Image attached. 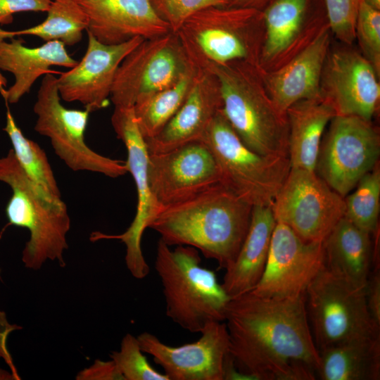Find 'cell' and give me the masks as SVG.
<instances>
[{"instance_id": "6da1fadb", "label": "cell", "mask_w": 380, "mask_h": 380, "mask_svg": "<svg viewBox=\"0 0 380 380\" xmlns=\"http://www.w3.org/2000/svg\"><path fill=\"white\" fill-rule=\"evenodd\" d=\"M229 353L246 379L315 380L319 365L305 294L277 298L251 291L229 300Z\"/></svg>"}, {"instance_id": "7a4b0ae2", "label": "cell", "mask_w": 380, "mask_h": 380, "mask_svg": "<svg viewBox=\"0 0 380 380\" xmlns=\"http://www.w3.org/2000/svg\"><path fill=\"white\" fill-rule=\"evenodd\" d=\"M253 205L221 182L160 208L148 224L169 246L195 248L227 269L248 232Z\"/></svg>"}, {"instance_id": "3957f363", "label": "cell", "mask_w": 380, "mask_h": 380, "mask_svg": "<svg viewBox=\"0 0 380 380\" xmlns=\"http://www.w3.org/2000/svg\"><path fill=\"white\" fill-rule=\"evenodd\" d=\"M193 63L217 77L222 111L248 148L264 156L289 157L286 115L279 111L270 97L258 67L243 62Z\"/></svg>"}, {"instance_id": "277c9868", "label": "cell", "mask_w": 380, "mask_h": 380, "mask_svg": "<svg viewBox=\"0 0 380 380\" xmlns=\"http://www.w3.org/2000/svg\"><path fill=\"white\" fill-rule=\"evenodd\" d=\"M154 268L160 278L165 315L191 333L213 322H224L231 299L214 271L201 265L199 251L187 246L170 247L159 239Z\"/></svg>"}, {"instance_id": "5b68a950", "label": "cell", "mask_w": 380, "mask_h": 380, "mask_svg": "<svg viewBox=\"0 0 380 380\" xmlns=\"http://www.w3.org/2000/svg\"><path fill=\"white\" fill-rule=\"evenodd\" d=\"M0 181L12 191L6 207L8 224L30 232V239L22 253L25 267L37 270L48 260L65 266L63 255L68 248L70 218L61 198L52 196L32 182L13 149L0 158Z\"/></svg>"}, {"instance_id": "8992f818", "label": "cell", "mask_w": 380, "mask_h": 380, "mask_svg": "<svg viewBox=\"0 0 380 380\" xmlns=\"http://www.w3.org/2000/svg\"><path fill=\"white\" fill-rule=\"evenodd\" d=\"M176 33L192 61L243 62L258 68L265 33L259 9L208 7L189 17Z\"/></svg>"}, {"instance_id": "52a82bcc", "label": "cell", "mask_w": 380, "mask_h": 380, "mask_svg": "<svg viewBox=\"0 0 380 380\" xmlns=\"http://www.w3.org/2000/svg\"><path fill=\"white\" fill-rule=\"evenodd\" d=\"M201 141L214 155L221 183L253 206L272 205L291 170L289 157L264 156L248 148L222 110Z\"/></svg>"}, {"instance_id": "ba28073f", "label": "cell", "mask_w": 380, "mask_h": 380, "mask_svg": "<svg viewBox=\"0 0 380 380\" xmlns=\"http://www.w3.org/2000/svg\"><path fill=\"white\" fill-rule=\"evenodd\" d=\"M305 306L318 350L348 341L380 336L367 304L365 287L328 271L319 272L305 291Z\"/></svg>"}, {"instance_id": "9c48e42d", "label": "cell", "mask_w": 380, "mask_h": 380, "mask_svg": "<svg viewBox=\"0 0 380 380\" xmlns=\"http://www.w3.org/2000/svg\"><path fill=\"white\" fill-rule=\"evenodd\" d=\"M61 99L57 77L51 73L44 75L33 108L37 117L34 130L50 139L56 155L74 171H89L111 178L127 173L125 161L102 156L85 143L90 112L67 108Z\"/></svg>"}, {"instance_id": "30bf717a", "label": "cell", "mask_w": 380, "mask_h": 380, "mask_svg": "<svg viewBox=\"0 0 380 380\" xmlns=\"http://www.w3.org/2000/svg\"><path fill=\"white\" fill-rule=\"evenodd\" d=\"M192 65L177 33L144 39L118 68L110 100L115 107H134L177 82Z\"/></svg>"}, {"instance_id": "8fae6325", "label": "cell", "mask_w": 380, "mask_h": 380, "mask_svg": "<svg viewBox=\"0 0 380 380\" xmlns=\"http://www.w3.org/2000/svg\"><path fill=\"white\" fill-rule=\"evenodd\" d=\"M322 137L315 172L343 198L378 163L380 137L372 121L335 115Z\"/></svg>"}, {"instance_id": "7c38bea8", "label": "cell", "mask_w": 380, "mask_h": 380, "mask_svg": "<svg viewBox=\"0 0 380 380\" xmlns=\"http://www.w3.org/2000/svg\"><path fill=\"white\" fill-rule=\"evenodd\" d=\"M271 208L276 222L308 242H323L346 209L344 198L315 171L296 168H291Z\"/></svg>"}, {"instance_id": "4fadbf2b", "label": "cell", "mask_w": 380, "mask_h": 380, "mask_svg": "<svg viewBox=\"0 0 380 380\" xmlns=\"http://www.w3.org/2000/svg\"><path fill=\"white\" fill-rule=\"evenodd\" d=\"M111 124L119 139L125 144L127 159L125 161L136 185L137 205L136 214L129 227L122 234L108 235L99 232L90 237L92 241L101 239H118L126 247L125 262L128 270L136 279L145 278L150 272L141 251V242L144 230L160 207L151 194L147 165L148 152L134 111V107H115Z\"/></svg>"}, {"instance_id": "5bb4252c", "label": "cell", "mask_w": 380, "mask_h": 380, "mask_svg": "<svg viewBox=\"0 0 380 380\" xmlns=\"http://www.w3.org/2000/svg\"><path fill=\"white\" fill-rule=\"evenodd\" d=\"M147 175L160 208L183 201L221 182L214 155L201 140L149 154Z\"/></svg>"}, {"instance_id": "9a60e30c", "label": "cell", "mask_w": 380, "mask_h": 380, "mask_svg": "<svg viewBox=\"0 0 380 380\" xmlns=\"http://www.w3.org/2000/svg\"><path fill=\"white\" fill-rule=\"evenodd\" d=\"M195 342L170 346L144 331L137 338L141 350L151 355L168 380H226L229 353L224 322H213Z\"/></svg>"}, {"instance_id": "2e32d148", "label": "cell", "mask_w": 380, "mask_h": 380, "mask_svg": "<svg viewBox=\"0 0 380 380\" xmlns=\"http://www.w3.org/2000/svg\"><path fill=\"white\" fill-rule=\"evenodd\" d=\"M324 267L323 242L305 241L286 225L277 222L264 272L251 291L277 298L305 295Z\"/></svg>"}, {"instance_id": "e0dca14e", "label": "cell", "mask_w": 380, "mask_h": 380, "mask_svg": "<svg viewBox=\"0 0 380 380\" xmlns=\"http://www.w3.org/2000/svg\"><path fill=\"white\" fill-rule=\"evenodd\" d=\"M379 75L358 51L342 47L328 53L321 79L322 93L336 115L372 121L380 99Z\"/></svg>"}, {"instance_id": "ac0fdd59", "label": "cell", "mask_w": 380, "mask_h": 380, "mask_svg": "<svg viewBox=\"0 0 380 380\" xmlns=\"http://www.w3.org/2000/svg\"><path fill=\"white\" fill-rule=\"evenodd\" d=\"M86 52L77 64L57 77L61 98L77 101L89 112L103 108L108 99L118 68L125 56L143 38L136 37L120 44L108 45L87 33Z\"/></svg>"}, {"instance_id": "d6986e66", "label": "cell", "mask_w": 380, "mask_h": 380, "mask_svg": "<svg viewBox=\"0 0 380 380\" xmlns=\"http://www.w3.org/2000/svg\"><path fill=\"white\" fill-rule=\"evenodd\" d=\"M330 30L323 25L315 36L279 68L259 70L265 89L282 114L296 102L324 95L321 79L329 51Z\"/></svg>"}, {"instance_id": "ffe728a7", "label": "cell", "mask_w": 380, "mask_h": 380, "mask_svg": "<svg viewBox=\"0 0 380 380\" xmlns=\"http://www.w3.org/2000/svg\"><path fill=\"white\" fill-rule=\"evenodd\" d=\"M87 14V32L104 44L144 39L171 31L151 0H77Z\"/></svg>"}, {"instance_id": "44dd1931", "label": "cell", "mask_w": 380, "mask_h": 380, "mask_svg": "<svg viewBox=\"0 0 380 380\" xmlns=\"http://www.w3.org/2000/svg\"><path fill=\"white\" fill-rule=\"evenodd\" d=\"M194 65L193 82L184 103L158 134L145 139L149 154L167 151L201 140L215 116L222 110L217 77L210 71Z\"/></svg>"}, {"instance_id": "7402d4cb", "label": "cell", "mask_w": 380, "mask_h": 380, "mask_svg": "<svg viewBox=\"0 0 380 380\" xmlns=\"http://www.w3.org/2000/svg\"><path fill=\"white\" fill-rule=\"evenodd\" d=\"M308 0H274L262 12L264 39L258 69L274 70L305 46L322 27L306 26Z\"/></svg>"}, {"instance_id": "603a6c76", "label": "cell", "mask_w": 380, "mask_h": 380, "mask_svg": "<svg viewBox=\"0 0 380 380\" xmlns=\"http://www.w3.org/2000/svg\"><path fill=\"white\" fill-rule=\"evenodd\" d=\"M23 42L13 38L10 42L0 41V70L9 72L15 77L14 84L8 89H0L8 103L18 102L40 76L59 73L52 70L51 66L71 68L78 62L59 41L46 42L37 47H27Z\"/></svg>"}, {"instance_id": "cb8c5ba5", "label": "cell", "mask_w": 380, "mask_h": 380, "mask_svg": "<svg viewBox=\"0 0 380 380\" xmlns=\"http://www.w3.org/2000/svg\"><path fill=\"white\" fill-rule=\"evenodd\" d=\"M342 217L323 241L325 268L340 277L365 287L374 265H379L376 239Z\"/></svg>"}, {"instance_id": "d4e9b609", "label": "cell", "mask_w": 380, "mask_h": 380, "mask_svg": "<svg viewBox=\"0 0 380 380\" xmlns=\"http://www.w3.org/2000/svg\"><path fill=\"white\" fill-rule=\"evenodd\" d=\"M276 223L271 206L253 207L246 236L221 283L230 298L252 291L260 280Z\"/></svg>"}, {"instance_id": "484cf974", "label": "cell", "mask_w": 380, "mask_h": 380, "mask_svg": "<svg viewBox=\"0 0 380 380\" xmlns=\"http://www.w3.org/2000/svg\"><path fill=\"white\" fill-rule=\"evenodd\" d=\"M335 115L331 102L324 95L299 101L288 108L291 168L315 170L323 134Z\"/></svg>"}, {"instance_id": "4316f807", "label": "cell", "mask_w": 380, "mask_h": 380, "mask_svg": "<svg viewBox=\"0 0 380 380\" xmlns=\"http://www.w3.org/2000/svg\"><path fill=\"white\" fill-rule=\"evenodd\" d=\"M319 352L317 377L322 380L380 379V336L348 341Z\"/></svg>"}, {"instance_id": "83f0119b", "label": "cell", "mask_w": 380, "mask_h": 380, "mask_svg": "<svg viewBox=\"0 0 380 380\" xmlns=\"http://www.w3.org/2000/svg\"><path fill=\"white\" fill-rule=\"evenodd\" d=\"M46 19L37 25L17 31L0 28V41L21 35L38 37L45 42L59 41L65 46L79 43L87 30L86 13L77 0H51Z\"/></svg>"}, {"instance_id": "f1b7e54d", "label": "cell", "mask_w": 380, "mask_h": 380, "mask_svg": "<svg viewBox=\"0 0 380 380\" xmlns=\"http://www.w3.org/2000/svg\"><path fill=\"white\" fill-rule=\"evenodd\" d=\"M195 72L196 66L193 63L191 68L177 82L134 105L135 118L144 139L158 134L175 115L188 95Z\"/></svg>"}, {"instance_id": "f546056e", "label": "cell", "mask_w": 380, "mask_h": 380, "mask_svg": "<svg viewBox=\"0 0 380 380\" xmlns=\"http://www.w3.org/2000/svg\"><path fill=\"white\" fill-rule=\"evenodd\" d=\"M6 104V122L3 129L10 138L15 156L27 177L46 193L61 198L56 177L44 151L24 136Z\"/></svg>"}, {"instance_id": "4dcf8cb0", "label": "cell", "mask_w": 380, "mask_h": 380, "mask_svg": "<svg viewBox=\"0 0 380 380\" xmlns=\"http://www.w3.org/2000/svg\"><path fill=\"white\" fill-rule=\"evenodd\" d=\"M354 189L344 197V217L359 228L374 235L379 231V167L376 165L363 176Z\"/></svg>"}, {"instance_id": "1f68e13d", "label": "cell", "mask_w": 380, "mask_h": 380, "mask_svg": "<svg viewBox=\"0 0 380 380\" xmlns=\"http://www.w3.org/2000/svg\"><path fill=\"white\" fill-rule=\"evenodd\" d=\"M137 338L127 334L119 351L109 355L125 380H168L164 373L156 370L148 362Z\"/></svg>"}, {"instance_id": "d6a6232c", "label": "cell", "mask_w": 380, "mask_h": 380, "mask_svg": "<svg viewBox=\"0 0 380 380\" xmlns=\"http://www.w3.org/2000/svg\"><path fill=\"white\" fill-rule=\"evenodd\" d=\"M362 55L380 75V11L360 0L355 25Z\"/></svg>"}, {"instance_id": "836d02e7", "label": "cell", "mask_w": 380, "mask_h": 380, "mask_svg": "<svg viewBox=\"0 0 380 380\" xmlns=\"http://www.w3.org/2000/svg\"><path fill=\"white\" fill-rule=\"evenodd\" d=\"M328 26L343 44L350 46L355 39L360 0H324Z\"/></svg>"}, {"instance_id": "e575fe53", "label": "cell", "mask_w": 380, "mask_h": 380, "mask_svg": "<svg viewBox=\"0 0 380 380\" xmlns=\"http://www.w3.org/2000/svg\"><path fill=\"white\" fill-rule=\"evenodd\" d=\"M160 16L172 32H177L192 15L211 6H227L228 0H151Z\"/></svg>"}, {"instance_id": "d590c367", "label": "cell", "mask_w": 380, "mask_h": 380, "mask_svg": "<svg viewBox=\"0 0 380 380\" xmlns=\"http://www.w3.org/2000/svg\"><path fill=\"white\" fill-rule=\"evenodd\" d=\"M51 0H0V24L13 21V15L23 11H43L49 9Z\"/></svg>"}, {"instance_id": "8d00e7d4", "label": "cell", "mask_w": 380, "mask_h": 380, "mask_svg": "<svg viewBox=\"0 0 380 380\" xmlns=\"http://www.w3.org/2000/svg\"><path fill=\"white\" fill-rule=\"evenodd\" d=\"M77 380H125L115 362L110 360H96L88 367L79 372Z\"/></svg>"}, {"instance_id": "74e56055", "label": "cell", "mask_w": 380, "mask_h": 380, "mask_svg": "<svg viewBox=\"0 0 380 380\" xmlns=\"http://www.w3.org/2000/svg\"><path fill=\"white\" fill-rule=\"evenodd\" d=\"M369 312L374 322L380 327V268L372 267L365 286Z\"/></svg>"}, {"instance_id": "f35d334b", "label": "cell", "mask_w": 380, "mask_h": 380, "mask_svg": "<svg viewBox=\"0 0 380 380\" xmlns=\"http://www.w3.org/2000/svg\"><path fill=\"white\" fill-rule=\"evenodd\" d=\"M18 325L10 324L6 317V314L0 310V353L6 363L10 366L11 372L14 375L15 379H20L18 372L14 367L10 353L8 351L6 341L8 334L13 330L20 329Z\"/></svg>"}, {"instance_id": "ab89813d", "label": "cell", "mask_w": 380, "mask_h": 380, "mask_svg": "<svg viewBox=\"0 0 380 380\" xmlns=\"http://www.w3.org/2000/svg\"><path fill=\"white\" fill-rule=\"evenodd\" d=\"M227 6L246 7L260 9L266 0H228Z\"/></svg>"}, {"instance_id": "60d3db41", "label": "cell", "mask_w": 380, "mask_h": 380, "mask_svg": "<svg viewBox=\"0 0 380 380\" xmlns=\"http://www.w3.org/2000/svg\"><path fill=\"white\" fill-rule=\"evenodd\" d=\"M15 379L12 372H7L0 368V380H13Z\"/></svg>"}, {"instance_id": "b9f144b4", "label": "cell", "mask_w": 380, "mask_h": 380, "mask_svg": "<svg viewBox=\"0 0 380 380\" xmlns=\"http://www.w3.org/2000/svg\"><path fill=\"white\" fill-rule=\"evenodd\" d=\"M366 4L372 8L380 11V0H363Z\"/></svg>"}, {"instance_id": "7bdbcfd3", "label": "cell", "mask_w": 380, "mask_h": 380, "mask_svg": "<svg viewBox=\"0 0 380 380\" xmlns=\"http://www.w3.org/2000/svg\"><path fill=\"white\" fill-rule=\"evenodd\" d=\"M7 83L6 79L3 76L0 71V89L6 87Z\"/></svg>"}, {"instance_id": "ee69618b", "label": "cell", "mask_w": 380, "mask_h": 380, "mask_svg": "<svg viewBox=\"0 0 380 380\" xmlns=\"http://www.w3.org/2000/svg\"><path fill=\"white\" fill-rule=\"evenodd\" d=\"M0 357H1V353H0Z\"/></svg>"}, {"instance_id": "f6af8a7d", "label": "cell", "mask_w": 380, "mask_h": 380, "mask_svg": "<svg viewBox=\"0 0 380 380\" xmlns=\"http://www.w3.org/2000/svg\"></svg>"}]
</instances>
